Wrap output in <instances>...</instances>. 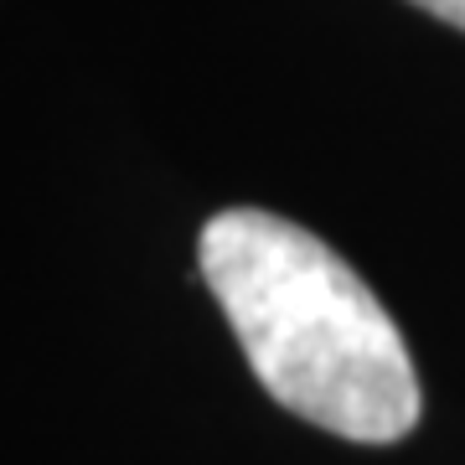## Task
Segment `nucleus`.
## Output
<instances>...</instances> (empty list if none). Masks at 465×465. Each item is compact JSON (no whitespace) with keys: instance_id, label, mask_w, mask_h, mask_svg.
<instances>
[{"instance_id":"obj_1","label":"nucleus","mask_w":465,"mask_h":465,"mask_svg":"<svg viewBox=\"0 0 465 465\" xmlns=\"http://www.w3.org/2000/svg\"><path fill=\"white\" fill-rule=\"evenodd\" d=\"M202 274L253 378L321 430L393 445L419 424V378L399 326L316 232L259 207L202 228Z\"/></svg>"},{"instance_id":"obj_2","label":"nucleus","mask_w":465,"mask_h":465,"mask_svg":"<svg viewBox=\"0 0 465 465\" xmlns=\"http://www.w3.org/2000/svg\"><path fill=\"white\" fill-rule=\"evenodd\" d=\"M409 5L430 11L434 21H445V26H455V32H465V0H409Z\"/></svg>"}]
</instances>
